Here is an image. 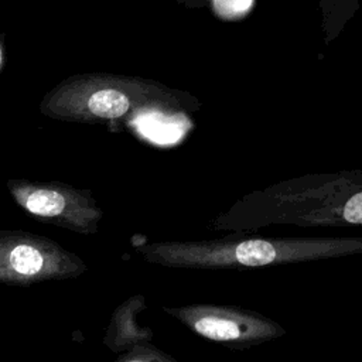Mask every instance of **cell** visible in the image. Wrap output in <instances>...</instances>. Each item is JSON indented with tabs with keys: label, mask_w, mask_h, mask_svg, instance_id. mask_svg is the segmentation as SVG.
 Wrapping results in <instances>:
<instances>
[{
	"label": "cell",
	"mask_w": 362,
	"mask_h": 362,
	"mask_svg": "<svg viewBox=\"0 0 362 362\" xmlns=\"http://www.w3.org/2000/svg\"><path fill=\"white\" fill-rule=\"evenodd\" d=\"M272 225L346 228L362 225V171L305 174L238 198L209 229L249 233Z\"/></svg>",
	"instance_id": "1"
},
{
	"label": "cell",
	"mask_w": 362,
	"mask_h": 362,
	"mask_svg": "<svg viewBox=\"0 0 362 362\" xmlns=\"http://www.w3.org/2000/svg\"><path fill=\"white\" fill-rule=\"evenodd\" d=\"M201 107L191 93L163 82L123 74H75L49 89L40 112L54 120L99 124L110 130L146 117H178Z\"/></svg>",
	"instance_id": "2"
},
{
	"label": "cell",
	"mask_w": 362,
	"mask_h": 362,
	"mask_svg": "<svg viewBox=\"0 0 362 362\" xmlns=\"http://www.w3.org/2000/svg\"><path fill=\"white\" fill-rule=\"evenodd\" d=\"M134 250L147 263L188 270H235L338 259L362 253L354 236L266 238L230 235L202 240L140 243Z\"/></svg>",
	"instance_id": "3"
},
{
	"label": "cell",
	"mask_w": 362,
	"mask_h": 362,
	"mask_svg": "<svg viewBox=\"0 0 362 362\" xmlns=\"http://www.w3.org/2000/svg\"><path fill=\"white\" fill-rule=\"evenodd\" d=\"M161 308L205 341L233 351H245L287 334L286 328L270 317L239 305L204 303Z\"/></svg>",
	"instance_id": "4"
},
{
	"label": "cell",
	"mask_w": 362,
	"mask_h": 362,
	"mask_svg": "<svg viewBox=\"0 0 362 362\" xmlns=\"http://www.w3.org/2000/svg\"><path fill=\"white\" fill-rule=\"evenodd\" d=\"M6 187L13 199L31 216L81 235H95L105 216L89 188L24 178H11Z\"/></svg>",
	"instance_id": "5"
},
{
	"label": "cell",
	"mask_w": 362,
	"mask_h": 362,
	"mask_svg": "<svg viewBox=\"0 0 362 362\" xmlns=\"http://www.w3.org/2000/svg\"><path fill=\"white\" fill-rule=\"evenodd\" d=\"M0 267L13 281L27 284L78 277L88 270L75 253L27 232H0Z\"/></svg>",
	"instance_id": "6"
},
{
	"label": "cell",
	"mask_w": 362,
	"mask_h": 362,
	"mask_svg": "<svg viewBox=\"0 0 362 362\" xmlns=\"http://www.w3.org/2000/svg\"><path fill=\"white\" fill-rule=\"evenodd\" d=\"M147 308L143 294H133L120 303L112 313L102 344L112 352L120 355L136 345L150 344L154 332L150 327L137 322V317Z\"/></svg>",
	"instance_id": "7"
},
{
	"label": "cell",
	"mask_w": 362,
	"mask_h": 362,
	"mask_svg": "<svg viewBox=\"0 0 362 362\" xmlns=\"http://www.w3.org/2000/svg\"><path fill=\"white\" fill-rule=\"evenodd\" d=\"M112 362H181L173 355L164 352L163 349L150 344L136 345L129 351L120 354Z\"/></svg>",
	"instance_id": "8"
},
{
	"label": "cell",
	"mask_w": 362,
	"mask_h": 362,
	"mask_svg": "<svg viewBox=\"0 0 362 362\" xmlns=\"http://www.w3.org/2000/svg\"><path fill=\"white\" fill-rule=\"evenodd\" d=\"M3 66H4V47H3V41L0 38V76H1Z\"/></svg>",
	"instance_id": "9"
}]
</instances>
